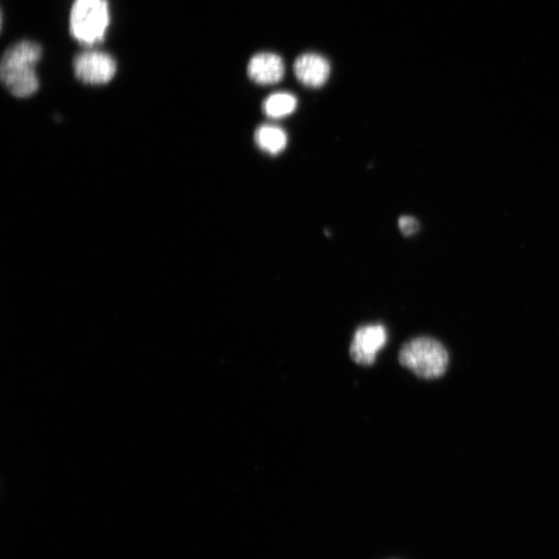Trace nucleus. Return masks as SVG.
Listing matches in <instances>:
<instances>
[{
	"mask_svg": "<svg viewBox=\"0 0 559 559\" xmlns=\"http://www.w3.org/2000/svg\"><path fill=\"white\" fill-rule=\"evenodd\" d=\"M43 50L33 41L14 44L3 55L0 76L7 90L16 98L34 96L40 87L36 67L41 61Z\"/></svg>",
	"mask_w": 559,
	"mask_h": 559,
	"instance_id": "obj_1",
	"label": "nucleus"
},
{
	"mask_svg": "<svg viewBox=\"0 0 559 559\" xmlns=\"http://www.w3.org/2000/svg\"><path fill=\"white\" fill-rule=\"evenodd\" d=\"M399 362L419 378L433 380L446 374L450 356L447 348L438 340L418 337L401 347Z\"/></svg>",
	"mask_w": 559,
	"mask_h": 559,
	"instance_id": "obj_2",
	"label": "nucleus"
},
{
	"mask_svg": "<svg viewBox=\"0 0 559 559\" xmlns=\"http://www.w3.org/2000/svg\"><path fill=\"white\" fill-rule=\"evenodd\" d=\"M110 22L107 0H75L70 15V31L82 45L103 42Z\"/></svg>",
	"mask_w": 559,
	"mask_h": 559,
	"instance_id": "obj_3",
	"label": "nucleus"
},
{
	"mask_svg": "<svg viewBox=\"0 0 559 559\" xmlns=\"http://www.w3.org/2000/svg\"><path fill=\"white\" fill-rule=\"evenodd\" d=\"M76 78L88 85H104L115 76L114 58L102 51H84L76 55L73 63Z\"/></svg>",
	"mask_w": 559,
	"mask_h": 559,
	"instance_id": "obj_4",
	"label": "nucleus"
},
{
	"mask_svg": "<svg viewBox=\"0 0 559 559\" xmlns=\"http://www.w3.org/2000/svg\"><path fill=\"white\" fill-rule=\"evenodd\" d=\"M388 342V333L384 326L369 325L357 330L350 345V357L353 362L361 366H371L375 363L377 353Z\"/></svg>",
	"mask_w": 559,
	"mask_h": 559,
	"instance_id": "obj_5",
	"label": "nucleus"
},
{
	"mask_svg": "<svg viewBox=\"0 0 559 559\" xmlns=\"http://www.w3.org/2000/svg\"><path fill=\"white\" fill-rule=\"evenodd\" d=\"M294 74L307 87L319 88L327 83L331 65L327 58L316 53H305L293 65Z\"/></svg>",
	"mask_w": 559,
	"mask_h": 559,
	"instance_id": "obj_6",
	"label": "nucleus"
},
{
	"mask_svg": "<svg viewBox=\"0 0 559 559\" xmlns=\"http://www.w3.org/2000/svg\"><path fill=\"white\" fill-rule=\"evenodd\" d=\"M285 74L282 58L270 52L254 55L248 65L250 79L260 85H272L280 82Z\"/></svg>",
	"mask_w": 559,
	"mask_h": 559,
	"instance_id": "obj_7",
	"label": "nucleus"
},
{
	"mask_svg": "<svg viewBox=\"0 0 559 559\" xmlns=\"http://www.w3.org/2000/svg\"><path fill=\"white\" fill-rule=\"evenodd\" d=\"M255 142L262 152L277 156L286 149L288 136L279 126L262 125L255 132Z\"/></svg>",
	"mask_w": 559,
	"mask_h": 559,
	"instance_id": "obj_8",
	"label": "nucleus"
},
{
	"mask_svg": "<svg viewBox=\"0 0 559 559\" xmlns=\"http://www.w3.org/2000/svg\"><path fill=\"white\" fill-rule=\"evenodd\" d=\"M298 107V100L289 93H276L271 95L263 103V111L271 119H283L291 115Z\"/></svg>",
	"mask_w": 559,
	"mask_h": 559,
	"instance_id": "obj_9",
	"label": "nucleus"
},
{
	"mask_svg": "<svg viewBox=\"0 0 559 559\" xmlns=\"http://www.w3.org/2000/svg\"><path fill=\"white\" fill-rule=\"evenodd\" d=\"M399 228L405 237H411L420 229V223L414 217L403 216L399 219Z\"/></svg>",
	"mask_w": 559,
	"mask_h": 559,
	"instance_id": "obj_10",
	"label": "nucleus"
}]
</instances>
